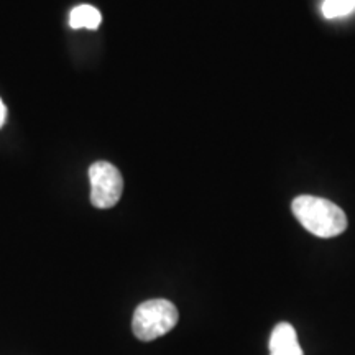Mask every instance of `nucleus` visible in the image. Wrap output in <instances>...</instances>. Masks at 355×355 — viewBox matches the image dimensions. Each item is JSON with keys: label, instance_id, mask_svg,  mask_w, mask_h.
Masks as SVG:
<instances>
[{"label": "nucleus", "instance_id": "f257e3e1", "mask_svg": "<svg viewBox=\"0 0 355 355\" xmlns=\"http://www.w3.org/2000/svg\"><path fill=\"white\" fill-rule=\"evenodd\" d=\"M291 209L300 224L316 237H337L347 229L345 212L324 198L303 194L293 201Z\"/></svg>", "mask_w": 355, "mask_h": 355}, {"label": "nucleus", "instance_id": "423d86ee", "mask_svg": "<svg viewBox=\"0 0 355 355\" xmlns=\"http://www.w3.org/2000/svg\"><path fill=\"white\" fill-rule=\"evenodd\" d=\"M355 12V0H324L322 15L326 19H339Z\"/></svg>", "mask_w": 355, "mask_h": 355}, {"label": "nucleus", "instance_id": "20e7f679", "mask_svg": "<svg viewBox=\"0 0 355 355\" xmlns=\"http://www.w3.org/2000/svg\"><path fill=\"white\" fill-rule=\"evenodd\" d=\"M270 355H304L298 334L290 322H279L270 336Z\"/></svg>", "mask_w": 355, "mask_h": 355}, {"label": "nucleus", "instance_id": "39448f33", "mask_svg": "<svg viewBox=\"0 0 355 355\" xmlns=\"http://www.w3.org/2000/svg\"><path fill=\"white\" fill-rule=\"evenodd\" d=\"M101 21H102L101 12L97 10L96 7L87 6V3L74 7L69 13V26L74 30H79V28L97 30L101 26Z\"/></svg>", "mask_w": 355, "mask_h": 355}, {"label": "nucleus", "instance_id": "7ed1b4c3", "mask_svg": "<svg viewBox=\"0 0 355 355\" xmlns=\"http://www.w3.org/2000/svg\"><path fill=\"white\" fill-rule=\"evenodd\" d=\"M89 183H91V202L97 209H110L121 201L123 178L112 163H92L89 166Z\"/></svg>", "mask_w": 355, "mask_h": 355}, {"label": "nucleus", "instance_id": "f03ea898", "mask_svg": "<svg viewBox=\"0 0 355 355\" xmlns=\"http://www.w3.org/2000/svg\"><path fill=\"white\" fill-rule=\"evenodd\" d=\"M180 313L178 308L168 300L144 301L135 309L132 319L133 334L139 340L150 343L165 336L178 324Z\"/></svg>", "mask_w": 355, "mask_h": 355}, {"label": "nucleus", "instance_id": "0eeeda50", "mask_svg": "<svg viewBox=\"0 0 355 355\" xmlns=\"http://www.w3.org/2000/svg\"><path fill=\"white\" fill-rule=\"evenodd\" d=\"M6 121H7V107H6V104H3V101L0 99V128L3 127Z\"/></svg>", "mask_w": 355, "mask_h": 355}]
</instances>
